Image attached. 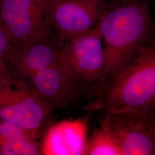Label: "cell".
Listing matches in <instances>:
<instances>
[{
  "instance_id": "11",
  "label": "cell",
  "mask_w": 155,
  "mask_h": 155,
  "mask_svg": "<svg viewBox=\"0 0 155 155\" xmlns=\"http://www.w3.org/2000/svg\"><path fill=\"white\" fill-rule=\"evenodd\" d=\"M39 140L16 125L0 121V155H41Z\"/></svg>"
},
{
  "instance_id": "6",
  "label": "cell",
  "mask_w": 155,
  "mask_h": 155,
  "mask_svg": "<svg viewBox=\"0 0 155 155\" xmlns=\"http://www.w3.org/2000/svg\"><path fill=\"white\" fill-rule=\"evenodd\" d=\"M58 63L86 87L96 83L104 67V53L98 25L87 32L67 39L61 44Z\"/></svg>"
},
{
  "instance_id": "13",
  "label": "cell",
  "mask_w": 155,
  "mask_h": 155,
  "mask_svg": "<svg viewBox=\"0 0 155 155\" xmlns=\"http://www.w3.org/2000/svg\"><path fill=\"white\" fill-rule=\"evenodd\" d=\"M92 1H94L95 2L100 4L101 5H103V3L104 2V1L105 0H92ZM114 1H116L118 2H124L127 1V0H114Z\"/></svg>"
},
{
  "instance_id": "10",
  "label": "cell",
  "mask_w": 155,
  "mask_h": 155,
  "mask_svg": "<svg viewBox=\"0 0 155 155\" xmlns=\"http://www.w3.org/2000/svg\"><path fill=\"white\" fill-rule=\"evenodd\" d=\"M88 137L89 124L85 118L57 122L45 131L41 155H82Z\"/></svg>"
},
{
  "instance_id": "12",
  "label": "cell",
  "mask_w": 155,
  "mask_h": 155,
  "mask_svg": "<svg viewBox=\"0 0 155 155\" xmlns=\"http://www.w3.org/2000/svg\"><path fill=\"white\" fill-rule=\"evenodd\" d=\"M82 155H122V152L102 121L88 137Z\"/></svg>"
},
{
  "instance_id": "9",
  "label": "cell",
  "mask_w": 155,
  "mask_h": 155,
  "mask_svg": "<svg viewBox=\"0 0 155 155\" xmlns=\"http://www.w3.org/2000/svg\"><path fill=\"white\" fill-rule=\"evenodd\" d=\"M61 45L54 35L41 38L15 52L6 68L12 77L25 83L36 74L58 62Z\"/></svg>"
},
{
  "instance_id": "5",
  "label": "cell",
  "mask_w": 155,
  "mask_h": 155,
  "mask_svg": "<svg viewBox=\"0 0 155 155\" xmlns=\"http://www.w3.org/2000/svg\"><path fill=\"white\" fill-rule=\"evenodd\" d=\"M103 122L122 155H155V111H107Z\"/></svg>"
},
{
  "instance_id": "1",
  "label": "cell",
  "mask_w": 155,
  "mask_h": 155,
  "mask_svg": "<svg viewBox=\"0 0 155 155\" xmlns=\"http://www.w3.org/2000/svg\"><path fill=\"white\" fill-rule=\"evenodd\" d=\"M98 26L104 67L94 91L105 86L139 50L151 43L153 32L148 6L139 0L118 2L110 9L104 10Z\"/></svg>"
},
{
  "instance_id": "4",
  "label": "cell",
  "mask_w": 155,
  "mask_h": 155,
  "mask_svg": "<svg viewBox=\"0 0 155 155\" xmlns=\"http://www.w3.org/2000/svg\"><path fill=\"white\" fill-rule=\"evenodd\" d=\"M0 25L13 44L12 55L39 39L54 35L47 0H0Z\"/></svg>"
},
{
  "instance_id": "8",
  "label": "cell",
  "mask_w": 155,
  "mask_h": 155,
  "mask_svg": "<svg viewBox=\"0 0 155 155\" xmlns=\"http://www.w3.org/2000/svg\"><path fill=\"white\" fill-rule=\"evenodd\" d=\"M24 83L55 109L69 107L86 87L58 62L36 74Z\"/></svg>"
},
{
  "instance_id": "2",
  "label": "cell",
  "mask_w": 155,
  "mask_h": 155,
  "mask_svg": "<svg viewBox=\"0 0 155 155\" xmlns=\"http://www.w3.org/2000/svg\"><path fill=\"white\" fill-rule=\"evenodd\" d=\"M84 106L88 111H155V48H141Z\"/></svg>"
},
{
  "instance_id": "7",
  "label": "cell",
  "mask_w": 155,
  "mask_h": 155,
  "mask_svg": "<svg viewBox=\"0 0 155 155\" xmlns=\"http://www.w3.org/2000/svg\"><path fill=\"white\" fill-rule=\"evenodd\" d=\"M50 25L62 44L67 39L95 28L104 11L92 0H47Z\"/></svg>"
},
{
  "instance_id": "3",
  "label": "cell",
  "mask_w": 155,
  "mask_h": 155,
  "mask_svg": "<svg viewBox=\"0 0 155 155\" xmlns=\"http://www.w3.org/2000/svg\"><path fill=\"white\" fill-rule=\"evenodd\" d=\"M55 109L27 84L0 68V121L21 127L38 139Z\"/></svg>"
}]
</instances>
